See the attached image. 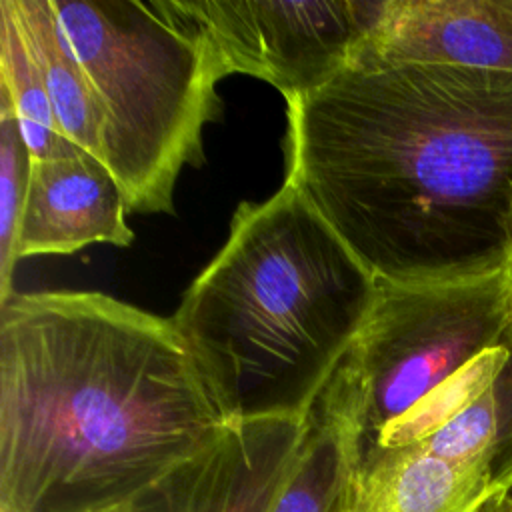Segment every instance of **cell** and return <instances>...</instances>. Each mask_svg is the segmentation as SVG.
<instances>
[{"mask_svg":"<svg viewBox=\"0 0 512 512\" xmlns=\"http://www.w3.org/2000/svg\"><path fill=\"white\" fill-rule=\"evenodd\" d=\"M286 178L384 282L506 266L512 72L356 64L286 100Z\"/></svg>","mask_w":512,"mask_h":512,"instance_id":"cell-1","label":"cell"},{"mask_svg":"<svg viewBox=\"0 0 512 512\" xmlns=\"http://www.w3.org/2000/svg\"><path fill=\"white\" fill-rule=\"evenodd\" d=\"M228 426L170 318L84 290L0 304V512L130 508Z\"/></svg>","mask_w":512,"mask_h":512,"instance_id":"cell-2","label":"cell"},{"mask_svg":"<svg viewBox=\"0 0 512 512\" xmlns=\"http://www.w3.org/2000/svg\"><path fill=\"white\" fill-rule=\"evenodd\" d=\"M378 278L288 182L238 204L170 318L228 424L306 416L360 332Z\"/></svg>","mask_w":512,"mask_h":512,"instance_id":"cell-3","label":"cell"},{"mask_svg":"<svg viewBox=\"0 0 512 512\" xmlns=\"http://www.w3.org/2000/svg\"><path fill=\"white\" fill-rule=\"evenodd\" d=\"M102 110V162L134 214H174L184 166L204 162L226 70L182 0H48Z\"/></svg>","mask_w":512,"mask_h":512,"instance_id":"cell-4","label":"cell"},{"mask_svg":"<svg viewBox=\"0 0 512 512\" xmlns=\"http://www.w3.org/2000/svg\"><path fill=\"white\" fill-rule=\"evenodd\" d=\"M512 342L508 268L430 282H384L318 400L360 454L478 356Z\"/></svg>","mask_w":512,"mask_h":512,"instance_id":"cell-5","label":"cell"},{"mask_svg":"<svg viewBox=\"0 0 512 512\" xmlns=\"http://www.w3.org/2000/svg\"><path fill=\"white\" fill-rule=\"evenodd\" d=\"M386 0L182 2L228 74H250L284 100L314 92L354 66Z\"/></svg>","mask_w":512,"mask_h":512,"instance_id":"cell-6","label":"cell"},{"mask_svg":"<svg viewBox=\"0 0 512 512\" xmlns=\"http://www.w3.org/2000/svg\"><path fill=\"white\" fill-rule=\"evenodd\" d=\"M306 416H266L224 434L168 472L130 512H270L298 458Z\"/></svg>","mask_w":512,"mask_h":512,"instance_id":"cell-7","label":"cell"},{"mask_svg":"<svg viewBox=\"0 0 512 512\" xmlns=\"http://www.w3.org/2000/svg\"><path fill=\"white\" fill-rule=\"evenodd\" d=\"M356 64L512 72V0H386Z\"/></svg>","mask_w":512,"mask_h":512,"instance_id":"cell-8","label":"cell"},{"mask_svg":"<svg viewBox=\"0 0 512 512\" xmlns=\"http://www.w3.org/2000/svg\"><path fill=\"white\" fill-rule=\"evenodd\" d=\"M126 212V196L104 162L84 152L32 158L16 260L72 254L90 244L126 248L134 240Z\"/></svg>","mask_w":512,"mask_h":512,"instance_id":"cell-9","label":"cell"},{"mask_svg":"<svg viewBox=\"0 0 512 512\" xmlns=\"http://www.w3.org/2000/svg\"><path fill=\"white\" fill-rule=\"evenodd\" d=\"M494 490L482 466L450 462L418 444L372 448L360 456L354 512H472Z\"/></svg>","mask_w":512,"mask_h":512,"instance_id":"cell-10","label":"cell"},{"mask_svg":"<svg viewBox=\"0 0 512 512\" xmlns=\"http://www.w3.org/2000/svg\"><path fill=\"white\" fill-rule=\"evenodd\" d=\"M16 18L36 60L62 136L102 162V110L94 92L62 44L48 0H0Z\"/></svg>","mask_w":512,"mask_h":512,"instance_id":"cell-11","label":"cell"},{"mask_svg":"<svg viewBox=\"0 0 512 512\" xmlns=\"http://www.w3.org/2000/svg\"><path fill=\"white\" fill-rule=\"evenodd\" d=\"M358 464L354 430L316 400L298 458L270 512H354Z\"/></svg>","mask_w":512,"mask_h":512,"instance_id":"cell-12","label":"cell"},{"mask_svg":"<svg viewBox=\"0 0 512 512\" xmlns=\"http://www.w3.org/2000/svg\"><path fill=\"white\" fill-rule=\"evenodd\" d=\"M416 444L450 462L482 466L496 490H512V344L492 380Z\"/></svg>","mask_w":512,"mask_h":512,"instance_id":"cell-13","label":"cell"},{"mask_svg":"<svg viewBox=\"0 0 512 512\" xmlns=\"http://www.w3.org/2000/svg\"><path fill=\"white\" fill-rule=\"evenodd\" d=\"M0 110H8L32 158L72 156L74 148L60 132L48 92L26 38L0 2Z\"/></svg>","mask_w":512,"mask_h":512,"instance_id":"cell-14","label":"cell"},{"mask_svg":"<svg viewBox=\"0 0 512 512\" xmlns=\"http://www.w3.org/2000/svg\"><path fill=\"white\" fill-rule=\"evenodd\" d=\"M32 156L14 116L0 110V304L12 290L16 268V240L26 204Z\"/></svg>","mask_w":512,"mask_h":512,"instance_id":"cell-15","label":"cell"},{"mask_svg":"<svg viewBox=\"0 0 512 512\" xmlns=\"http://www.w3.org/2000/svg\"><path fill=\"white\" fill-rule=\"evenodd\" d=\"M472 512H512V490L490 492Z\"/></svg>","mask_w":512,"mask_h":512,"instance_id":"cell-16","label":"cell"},{"mask_svg":"<svg viewBox=\"0 0 512 512\" xmlns=\"http://www.w3.org/2000/svg\"><path fill=\"white\" fill-rule=\"evenodd\" d=\"M506 268H508V276H510V280H512V252H510V256H508V262H506Z\"/></svg>","mask_w":512,"mask_h":512,"instance_id":"cell-17","label":"cell"},{"mask_svg":"<svg viewBox=\"0 0 512 512\" xmlns=\"http://www.w3.org/2000/svg\"><path fill=\"white\" fill-rule=\"evenodd\" d=\"M112 512H130V508H118V510H112Z\"/></svg>","mask_w":512,"mask_h":512,"instance_id":"cell-18","label":"cell"}]
</instances>
